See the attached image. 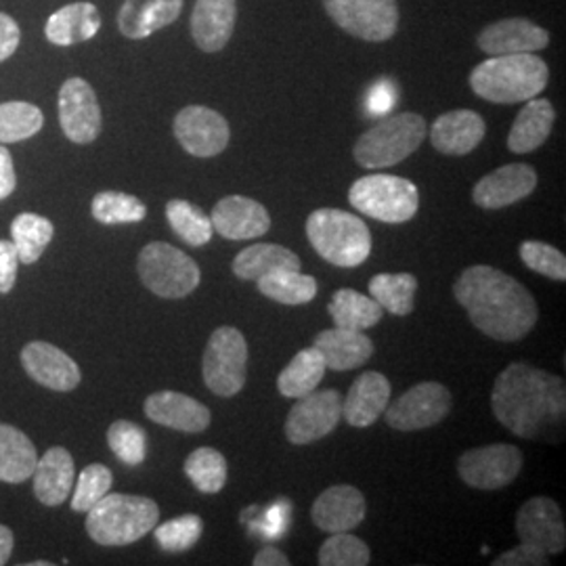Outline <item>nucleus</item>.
Here are the masks:
<instances>
[{
    "label": "nucleus",
    "mask_w": 566,
    "mask_h": 566,
    "mask_svg": "<svg viewBox=\"0 0 566 566\" xmlns=\"http://www.w3.org/2000/svg\"><path fill=\"white\" fill-rule=\"evenodd\" d=\"M453 294L472 325L500 343L525 338L539 319V308L525 285L495 266H468Z\"/></svg>",
    "instance_id": "nucleus-1"
},
{
    "label": "nucleus",
    "mask_w": 566,
    "mask_h": 566,
    "mask_svg": "<svg viewBox=\"0 0 566 566\" xmlns=\"http://www.w3.org/2000/svg\"><path fill=\"white\" fill-rule=\"evenodd\" d=\"M491 407L500 424L512 434L535 439L547 426L565 420V380L531 365H507L495 378Z\"/></svg>",
    "instance_id": "nucleus-2"
},
{
    "label": "nucleus",
    "mask_w": 566,
    "mask_h": 566,
    "mask_svg": "<svg viewBox=\"0 0 566 566\" xmlns=\"http://www.w3.org/2000/svg\"><path fill=\"white\" fill-rule=\"evenodd\" d=\"M546 61L533 53L493 55L470 74V88L485 102L523 103L539 97L547 86Z\"/></svg>",
    "instance_id": "nucleus-3"
},
{
    "label": "nucleus",
    "mask_w": 566,
    "mask_h": 566,
    "mask_svg": "<svg viewBox=\"0 0 566 566\" xmlns=\"http://www.w3.org/2000/svg\"><path fill=\"white\" fill-rule=\"evenodd\" d=\"M86 514V533L99 546L135 544L160 521L154 500L126 493H107Z\"/></svg>",
    "instance_id": "nucleus-4"
},
{
    "label": "nucleus",
    "mask_w": 566,
    "mask_h": 566,
    "mask_svg": "<svg viewBox=\"0 0 566 566\" xmlns=\"http://www.w3.org/2000/svg\"><path fill=\"white\" fill-rule=\"evenodd\" d=\"M306 238L313 250L329 264L355 269L371 254L367 224L338 208H319L306 219Z\"/></svg>",
    "instance_id": "nucleus-5"
},
{
    "label": "nucleus",
    "mask_w": 566,
    "mask_h": 566,
    "mask_svg": "<svg viewBox=\"0 0 566 566\" xmlns=\"http://www.w3.org/2000/svg\"><path fill=\"white\" fill-rule=\"evenodd\" d=\"M426 122L413 112L386 116L376 122L355 143V160L359 166L378 170L403 163L424 143Z\"/></svg>",
    "instance_id": "nucleus-6"
},
{
    "label": "nucleus",
    "mask_w": 566,
    "mask_h": 566,
    "mask_svg": "<svg viewBox=\"0 0 566 566\" xmlns=\"http://www.w3.org/2000/svg\"><path fill=\"white\" fill-rule=\"evenodd\" d=\"M348 202L361 214L380 223L411 221L420 208V191L413 182L395 175H367L353 182Z\"/></svg>",
    "instance_id": "nucleus-7"
},
{
    "label": "nucleus",
    "mask_w": 566,
    "mask_h": 566,
    "mask_svg": "<svg viewBox=\"0 0 566 566\" xmlns=\"http://www.w3.org/2000/svg\"><path fill=\"white\" fill-rule=\"evenodd\" d=\"M137 269L147 290L170 301L189 296L202 282L198 263L166 242L147 243L139 254Z\"/></svg>",
    "instance_id": "nucleus-8"
},
{
    "label": "nucleus",
    "mask_w": 566,
    "mask_h": 566,
    "mask_svg": "<svg viewBox=\"0 0 566 566\" xmlns=\"http://www.w3.org/2000/svg\"><path fill=\"white\" fill-rule=\"evenodd\" d=\"M248 343L238 327L223 325L212 332L203 350L202 374L206 386L217 397H235L245 386Z\"/></svg>",
    "instance_id": "nucleus-9"
},
{
    "label": "nucleus",
    "mask_w": 566,
    "mask_h": 566,
    "mask_svg": "<svg viewBox=\"0 0 566 566\" xmlns=\"http://www.w3.org/2000/svg\"><path fill=\"white\" fill-rule=\"evenodd\" d=\"M338 28L367 42L390 41L399 28L397 0H324Z\"/></svg>",
    "instance_id": "nucleus-10"
},
{
    "label": "nucleus",
    "mask_w": 566,
    "mask_h": 566,
    "mask_svg": "<svg viewBox=\"0 0 566 566\" xmlns=\"http://www.w3.org/2000/svg\"><path fill=\"white\" fill-rule=\"evenodd\" d=\"M453 397L449 388L439 382L411 386L392 405H386V424L401 432L424 430L443 422L451 411Z\"/></svg>",
    "instance_id": "nucleus-11"
},
{
    "label": "nucleus",
    "mask_w": 566,
    "mask_h": 566,
    "mask_svg": "<svg viewBox=\"0 0 566 566\" xmlns=\"http://www.w3.org/2000/svg\"><path fill=\"white\" fill-rule=\"evenodd\" d=\"M343 420V397L338 390H313L301 397L285 420V437L294 446H308L327 437Z\"/></svg>",
    "instance_id": "nucleus-12"
},
{
    "label": "nucleus",
    "mask_w": 566,
    "mask_h": 566,
    "mask_svg": "<svg viewBox=\"0 0 566 566\" xmlns=\"http://www.w3.org/2000/svg\"><path fill=\"white\" fill-rule=\"evenodd\" d=\"M523 451L516 446L495 443L465 451L458 462V474L465 485L481 491L507 486L523 470Z\"/></svg>",
    "instance_id": "nucleus-13"
},
{
    "label": "nucleus",
    "mask_w": 566,
    "mask_h": 566,
    "mask_svg": "<svg viewBox=\"0 0 566 566\" xmlns=\"http://www.w3.org/2000/svg\"><path fill=\"white\" fill-rule=\"evenodd\" d=\"M175 137L182 149L196 158H214L223 154L231 139L223 116L206 105H187L175 118Z\"/></svg>",
    "instance_id": "nucleus-14"
},
{
    "label": "nucleus",
    "mask_w": 566,
    "mask_h": 566,
    "mask_svg": "<svg viewBox=\"0 0 566 566\" xmlns=\"http://www.w3.org/2000/svg\"><path fill=\"white\" fill-rule=\"evenodd\" d=\"M60 124L72 143L88 145L102 133V107L93 86L82 78H70L60 88Z\"/></svg>",
    "instance_id": "nucleus-15"
},
{
    "label": "nucleus",
    "mask_w": 566,
    "mask_h": 566,
    "mask_svg": "<svg viewBox=\"0 0 566 566\" xmlns=\"http://www.w3.org/2000/svg\"><path fill=\"white\" fill-rule=\"evenodd\" d=\"M516 533L523 544L539 547L544 554H563L566 526L560 506L549 497H533L516 514Z\"/></svg>",
    "instance_id": "nucleus-16"
},
{
    "label": "nucleus",
    "mask_w": 566,
    "mask_h": 566,
    "mask_svg": "<svg viewBox=\"0 0 566 566\" xmlns=\"http://www.w3.org/2000/svg\"><path fill=\"white\" fill-rule=\"evenodd\" d=\"M537 187V172L528 164H507L489 172L472 189V200L485 210H500L528 198Z\"/></svg>",
    "instance_id": "nucleus-17"
},
{
    "label": "nucleus",
    "mask_w": 566,
    "mask_h": 566,
    "mask_svg": "<svg viewBox=\"0 0 566 566\" xmlns=\"http://www.w3.org/2000/svg\"><path fill=\"white\" fill-rule=\"evenodd\" d=\"M21 365L34 382L57 392L74 390L81 385V367L55 344L41 340L25 344L21 350Z\"/></svg>",
    "instance_id": "nucleus-18"
},
{
    "label": "nucleus",
    "mask_w": 566,
    "mask_h": 566,
    "mask_svg": "<svg viewBox=\"0 0 566 566\" xmlns=\"http://www.w3.org/2000/svg\"><path fill=\"white\" fill-rule=\"evenodd\" d=\"M210 223L224 240L242 242V240H256V238H263L264 233H269L271 217L263 203L243 196H229L212 208Z\"/></svg>",
    "instance_id": "nucleus-19"
},
{
    "label": "nucleus",
    "mask_w": 566,
    "mask_h": 566,
    "mask_svg": "<svg viewBox=\"0 0 566 566\" xmlns=\"http://www.w3.org/2000/svg\"><path fill=\"white\" fill-rule=\"evenodd\" d=\"M479 49L489 57L493 55H518L535 53L549 44V34L537 23L525 18H507L486 25L479 34Z\"/></svg>",
    "instance_id": "nucleus-20"
},
{
    "label": "nucleus",
    "mask_w": 566,
    "mask_h": 566,
    "mask_svg": "<svg viewBox=\"0 0 566 566\" xmlns=\"http://www.w3.org/2000/svg\"><path fill=\"white\" fill-rule=\"evenodd\" d=\"M367 512L364 493L357 486H327L311 507V518L325 533H346L361 525Z\"/></svg>",
    "instance_id": "nucleus-21"
},
{
    "label": "nucleus",
    "mask_w": 566,
    "mask_h": 566,
    "mask_svg": "<svg viewBox=\"0 0 566 566\" xmlns=\"http://www.w3.org/2000/svg\"><path fill=\"white\" fill-rule=\"evenodd\" d=\"M145 416L156 424L189 434L203 432L212 420L210 409L206 405L177 390H163L149 395L145 401Z\"/></svg>",
    "instance_id": "nucleus-22"
},
{
    "label": "nucleus",
    "mask_w": 566,
    "mask_h": 566,
    "mask_svg": "<svg viewBox=\"0 0 566 566\" xmlns=\"http://www.w3.org/2000/svg\"><path fill=\"white\" fill-rule=\"evenodd\" d=\"M486 124L472 109H455L439 116L430 128L432 147L446 156H465L485 139Z\"/></svg>",
    "instance_id": "nucleus-23"
},
{
    "label": "nucleus",
    "mask_w": 566,
    "mask_h": 566,
    "mask_svg": "<svg viewBox=\"0 0 566 566\" xmlns=\"http://www.w3.org/2000/svg\"><path fill=\"white\" fill-rule=\"evenodd\" d=\"M238 20V0H196L191 34L206 53L223 51L231 41Z\"/></svg>",
    "instance_id": "nucleus-24"
},
{
    "label": "nucleus",
    "mask_w": 566,
    "mask_h": 566,
    "mask_svg": "<svg viewBox=\"0 0 566 566\" xmlns=\"http://www.w3.org/2000/svg\"><path fill=\"white\" fill-rule=\"evenodd\" d=\"M390 382L380 371H365L343 399V418L346 424L367 428L374 424L390 403Z\"/></svg>",
    "instance_id": "nucleus-25"
},
{
    "label": "nucleus",
    "mask_w": 566,
    "mask_h": 566,
    "mask_svg": "<svg viewBox=\"0 0 566 566\" xmlns=\"http://www.w3.org/2000/svg\"><path fill=\"white\" fill-rule=\"evenodd\" d=\"M182 0H124L118 11L122 36L142 41L179 20Z\"/></svg>",
    "instance_id": "nucleus-26"
},
{
    "label": "nucleus",
    "mask_w": 566,
    "mask_h": 566,
    "mask_svg": "<svg viewBox=\"0 0 566 566\" xmlns=\"http://www.w3.org/2000/svg\"><path fill=\"white\" fill-rule=\"evenodd\" d=\"M313 346L322 353L325 367L334 371H348L357 369L369 361L374 355V343L359 329L346 327H332L324 329L315 336Z\"/></svg>",
    "instance_id": "nucleus-27"
},
{
    "label": "nucleus",
    "mask_w": 566,
    "mask_h": 566,
    "mask_svg": "<svg viewBox=\"0 0 566 566\" xmlns=\"http://www.w3.org/2000/svg\"><path fill=\"white\" fill-rule=\"evenodd\" d=\"M34 495L44 506H61L76 479L74 460L67 449L51 447L42 458H39L34 468Z\"/></svg>",
    "instance_id": "nucleus-28"
},
{
    "label": "nucleus",
    "mask_w": 566,
    "mask_h": 566,
    "mask_svg": "<svg viewBox=\"0 0 566 566\" xmlns=\"http://www.w3.org/2000/svg\"><path fill=\"white\" fill-rule=\"evenodd\" d=\"M102 30V13L93 2H72L55 11L44 28L46 41L57 46H72L91 41Z\"/></svg>",
    "instance_id": "nucleus-29"
},
{
    "label": "nucleus",
    "mask_w": 566,
    "mask_h": 566,
    "mask_svg": "<svg viewBox=\"0 0 566 566\" xmlns=\"http://www.w3.org/2000/svg\"><path fill=\"white\" fill-rule=\"evenodd\" d=\"M554 122H556V109L552 102H547L544 97L528 99L510 128V135H507L510 151L531 154L539 149L547 142L554 128Z\"/></svg>",
    "instance_id": "nucleus-30"
},
{
    "label": "nucleus",
    "mask_w": 566,
    "mask_h": 566,
    "mask_svg": "<svg viewBox=\"0 0 566 566\" xmlns=\"http://www.w3.org/2000/svg\"><path fill=\"white\" fill-rule=\"evenodd\" d=\"M235 277L245 282H256L259 277L275 271H301V259L277 243H254L242 250L231 264Z\"/></svg>",
    "instance_id": "nucleus-31"
},
{
    "label": "nucleus",
    "mask_w": 566,
    "mask_h": 566,
    "mask_svg": "<svg viewBox=\"0 0 566 566\" xmlns=\"http://www.w3.org/2000/svg\"><path fill=\"white\" fill-rule=\"evenodd\" d=\"M36 447L15 426L0 424V481L18 485L34 474Z\"/></svg>",
    "instance_id": "nucleus-32"
},
{
    "label": "nucleus",
    "mask_w": 566,
    "mask_h": 566,
    "mask_svg": "<svg viewBox=\"0 0 566 566\" xmlns=\"http://www.w3.org/2000/svg\"><path fill=\"white\" fill-rule=\"evenodd\" d=\"M327 311H329L336 327L359 329V332L380 324V319L385 315V308L371 296H365L361 292L350 290V287L338 290L327 304Z\"/></svg>",
    "instance_id": "nucleus-33"
},
{
    "label": "nucleus",
    "mask_w": 566,
    "mask_h": 566,
    "mask_svg": "<svg viewBox=\"0 0 566 566\" xmlns=\"http://www.w3.org/2000/svg\"><path fill=\"white\" fill-rule=\"evenodd\" d=\"M325 361L315 346L303 348L285 365L277 378V388L287 399H301L322 385L325 376Z\"/></svg>",
    "instance_id": "nucleus-34"
},
{
    "label": "nucleus",
    "mask_w": 566,
    "mask_h": 566,
    "mask_svg": "<svg viewBox=\"0 0 566 566\" xmlns=\"http://www.w3.org/2000/svg\"><path fill=\"white\" fill-rule=\"evenodd\" d=\"M418 277L411 273H380L371 277L369 294L390 315L407 317L413 313Z\"/></svg>",
    "instance_id": "nucleus-35"
},
{
    "label": "nucleus",
    "mask_w": 566,
    "mask_h": 566,
    "mask_svg": "<svg viewBox=\"0 0 566 566\" xmlns=\"http://www.w3.org/2000/svg\"><path fill=\"white\" fill-rule=\"evenodd\" d=\"M259 292L275 303L298 306L311 303L317 296V280L304 275L301 271H275L256 280Z\"/></svg>",
    "instance_id": "nucleus-36"
},
{
    "label": "nucleus",
    "mask_w": 566,
    "mask_h": 566,
    "mask_svg": "<svg viewBox=\"0 0 566 566\" xmlns=\"http://www.w3.org/2000/svg\"><path fill=\"white\" fill-rule=\"evenodd\" d=\"M55 235V227L34 212H21L11 223V238L18 250L20 263L34 264L42 256L44 248L51 243Z\"/></svg>",
    "instance_id": "nucleus-37"
},
{
    "label": "nucleus",
    "mask_w": 566,
    "mask_h": 566,
    "mask_svg": "<svg viewBox=\"0 0 566 566\" xmlns=\"http://www.w3.org/2000/svg\"><path fill=\"white\" fill-rule=\"evenodd\" d=\"M185 474L202 493H219L227 485V460L212 447H200L185 460Z\"/></svg>",
    "instance_id": "nucleus-38"
},
{
    "label": "nucleus",
    "mask_w": 566,
    "mask_h": 566,
    "mask_svg": "<svg viewBox=\"0 0 566 566\" xmlns=\"http://www.w3.org/2000/svg\"><path fill=\"white\" fill-rule=\"evenodd\" d=\"M166 219L182 242L200 248L212 240V223L196 203L170 200L166 203Z\"/></svg>",
    "instance_id": "nucleus-39"
},
{
    "label": "nucleus",
    "mask_w": 566,
    "mask_h": 566,
    "mask_svg": "<svg viewBox=\"0 0 566 566\" xmlns=\"http://www.w3.org/2000/svg\"><path fill=\"white\" fill-rule=\"evenodd\" d=\"M93 219L102 224L142 223L147 217V206L122 191H102L91 203Z\"/></svg>",
    "instance_id": "nucleus-40"
},
{
    "label": "nucleus",
    "mask_w": 566,
    "mask_h": 566,
    "mask_svg": "<svg viewBox=\"0 0 566 566\" xmlns=\"http://www.w3.org/2000/svg\"><path fill=\"white\" fill-rule=\"evenodd\" d=\"M44 124L41 109L32 103L9 102L0 105V143H20L34 137Z\"/></svg>",
    "instance_id": "nucleus-41"
},
{
    "label": "nucleus",
    "mask_w": 566,
    "mask_h": 566,
    "mask_svg": "<svg viewBox=\"0 0 566 566\" xmlns=\"http://www.w3.org/2000/svg\"><path fill=\"white\" fill-rule=\"evenodd\" d=\"M107 446L122 464L139 465L147 455V434L142 426L118 420L107 430Z\"/></svg>",
    "instance_id": "nucleus-42"
},
{
    "label": "nucleus",
    "mask_w": 566,
    "mask_h": 566,
    "mask_svg": "<svg viewBox=\"0 0 566 566\" xmlns=\"http://www.w3.org/2000/svg\"><path fill=\"white\" fill-rule=\"evenodd\" d=\"M371 560V552L364 539L346 533H332V537L319 547L322 566H365Z\"/></svg>",
    "instance_id": "nucleus-43"
},
{
    "label": "nucleus",
    "mask_w": 566,
    "mask_h": 566,
    "mask_svg": "<svg viewBox=\"0 0 566 566\" xmlns=\"http://www.w3.org/2000/svg\"><path fill=\"white\" fill-rule=\"evenodd\" d=\"M203 533V523L196 514H182L164 525L154 526V535L158 546L166 552H185L200 542Z\"/></svg>",
    "instance_id": "nucleus-44"
},
{
    "label": "nucleus",
    "mask_w": 566,
    "mask_h": 566,
    "mask_svg": "<svg viewBox=\"0 0 566 566\" xmlns=\"http://www.w3.org/2000/svg\"><path fill=\"white\" fill-rule=\"evenodd\" d=\"M112 483H114V474L107 465H86L78 476V483L72 495V510L88 512L109 493Z\"/></svg>",
    "instance_id": "nucleus-45"
},
{
    "label": "nucleus",
    "mask_w": 566,
    "mask_h": 566,
    "mask_svg": "<svg viewBox=\"0 0 566 566\" xmlns=\"http://www.w3.org/2000/svg\"><path fill=\"white\" fill-rule=\"evenodd\" d=\"M521 259L523 263L554 282H565L566 280V256L554 245L537 240H528L521 243Z\"/></svg>",
    "instance_id": "nucleus-46"
},
{
    "label": "nucleus",
    "mask_w": 566,
    "mask_h": 566,
    "mask_svg": "<svg viewBox=\"0 0 566 566\" xmlns=\"http://www.w3.org/2000/svg\"><path fill=\"white\" fill-rule=\"evenodd\" d=\"M549 565L547 554H544L539 547L523 544L521 546L504 552L493 560V566H546Z\"/></svg>",
    "instance_id": "nucleus-47"
},
{
    "label": "nucleus",
    "mask_w": 566,
    "mask_h": 566,
    "mask_svg": "<svg viewBox=\"0 0 566 566\" xmlns=\"http://www.w3.org/2000/svg\"><path fill=\"white\" fill-rule=\"evenodd\" d=\"M20 256L13 242L0 240V294H9L18 280Z\"/></svg>",
    "instance_id": "nucleus-48"
},
{
    "label": "nucleus",
    "mask_w": 566,
    "mask_h": 566,
    "mask_svg": "<svg viewBox=\"0 0 566 566\" xmlns=\"http://www.w3.org/2000/svg\"><path fill=\"white\" fill-rule=\"evenodd\" d=\"M20 25L7 13H0V61L9 60L20 46Z\"/></svg>",
    "instance_id": "nucleus-49"
},
{
    "label": "nucleus",
    "mask_w": 566,
    "mask_h": 566,
    "mask_svg": "<svg viewBox=\"0 0 566 566\" xmlns=\"http://www.w3.org/2000/svg\"><path fill=\"white\" fill-rule=\"evenodd\" d=\"M367 107L371 114L376 116H386L392 107H395V88L388 82H378L371 91H369V99Z\"/></svg>",
    "instance_id": "nucleus-50"
},
{
    "label": "nucleus",
    "mask_w": 566,
    "mask_h": 566,
    "mask_svg": "<svg viewBox=\"0 0 566 566\" xmlns=\"http://www.w3.org/2000/svg\"><path fill=\"white\" fill-rule=\"evenodd\" d=\"M18 185V175L9 149L0 143V200H7Z\"/></svg>",
    "instance_id": "nucleus-51"
},
{
    "label": "nucleus",
    "mask_w": 566,
    "mask_h": 566,
    "mask_svg": "<svg viewBox=\"0 0 566 566\" xmlns=\"http://www.w3.org/2000/svg\"><path fill=\"white\" fill-rule=\"evenodd\" d=\"M285 523H287L285 506H271V510L264 516L263 526H259V528L263 531L266 537H277V535H282Z\"/></svg>",
    "instance_id": "nucleus-52"
},
{
    "label": "nucleus",
    "mask_w": 566,
    "mask_h": 566,
    "mask_svg": "<svg viewBox=\"0 0 566 566\" xmlns=\"http://www.w3.org/2000/svg\"><path fill=\"white\" fill-rule=\"evenodd\" d=\"M254 566H287L290 565V558L283 554L282 549L277 547L266 546L254 556L252 560Z\"/></svg>",
    "instance_id": "nucleus-53"
},
{
    "label": "nucleus",
    "mask_w": 566,
    "mask_h": 566,
    "mask_svg": "<svg viewBox=\"0 0 566 566\" xmlns=\"http://www.w3.org/2000/svg\"><path fill=\"white\" fill-rule=\"evenodd\" d=\"M13 531L9 526L0 525V566L7 565L13 552Z\"/></svg>",
    "instance_id": "nucleus-54"
}]
</instances>
